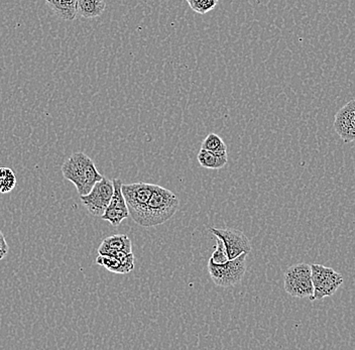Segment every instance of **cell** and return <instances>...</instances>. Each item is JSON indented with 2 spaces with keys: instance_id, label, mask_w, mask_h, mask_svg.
<instances>
[{
  "instance_id": "obj_8",
  "label": "cell",
  "mask_w": 355,
  "mask_h": 350,
  "mask_svg": "<svg viewBox=\"0 0 355 350\" xmlns=\"http://www.w3.org/2000/svg\"><path fill=\"white\" fill-rule=\"evenodd\" d=\"M210 231L214 234L215 238H220L225 245L230 260L237 258L243 254H250L252 247L250 241L246 238L245 234L241 230L233 229V228H210Z\"/></svg>"
},
{
  "instance_id": "obj_14",
  "label": "cell",
  "mask_w": 355,
  "mask_h": 350,
  "mask_svg": "<svg viewBox=\"0 0 355 350\" xmlns=\"http://www.w3.org/2000/svg\"><path fill=\"white\" fill-rule=\"evenodd\" d=\"M46 2L62 19L70 21L76 19L77 0H46Z\"/></svg>"
},
{
  "instance_id": "obj_2",
  "label": "cell",
  "mask_w": 355,
  "mask_h": 350,
  "mask_svg": "<svg viewBox=\"0 0 355 350\" xmlns=\"http://www.w3.org/2000/svg\"><path fill=\"white\" fill-rule=\"evenodd\" d=\"M64 178L74 184L80 196L88 194L97 182L103 178L94 161L84 152H75L62 166Z\"/></svg>"
},
{
  "instance_id": "obj_6",
  "label": "cell",
  "mask_w": 355,
  "mask_h": 350,
  "mask_svg": "<svg viewBox=\"0 0 355 350\" xmlns=\"http://www.w3.org/2000/svg\"><path fill=\"white\" fill-rule=\"evenodd\" d=\"M112 181L103 177L88 194L80 196L82 203L93 216L101 217L110 205L113 195Z\"/></svg>"
},
{
  "instance_id": "obj_19",
  "label": "cell",
  "mask_w": 355,
  "mask_h": 350,
  "mask_svg": "<svg viewBox=\"0 0 355 350\" xmlns=\"http://www.w3.org/2000/svg\"><path fill=\"white\" fill-rule=\"evenodd\" d=\"M209 261L215 265H223L230 261L225 245L220 238H216V250L213 252Z\"/></svg>"
},
{
  "instance_id": "obj_18",
  "label": "cell",
  "mask_w": 355,
  "mask_h": 350,
  "mask_svg": "<svg viewBox=\"0 0 355 350\" xmlns=\"http://www.w3.org/2000/svg\"><path fill=\"white\" fill-rule=\"evenodd\" d=\"M190 8L200 15H205L210 10H214L218 3V0H186Z\"/></svg>"
},
{
  "instance_id": "obj_12",
  "label": "cell",
  "mask_w": 355,
  "mask_h": 350,
  "mask_svg": "<svg viewBox=\"0 0 355 350\" xmlns=\"http://www.w3.org/2000/svg\"><path fill=\"white\" fill-rule=\"evenodd\" d=\"M96 263L105 268L110 272H116V274H128L135 269V256L132 254L130 258L121 260L116 256L99 254L96 259Z\"/></svg>"
},
{
  "instance_id": "obj_5",
  "label": "cell",
  "mask_w": 355,
  "mask_h": 350,
  "mask_svg": "<svg viewBox=\"0 0 355 350\" xmlns=\"http://www.w3.org/2000/svg\"><path fill=\"white\" fill-rule=\"evenodd\" d=\"M286 292L295 298H310L314 292L311 265L301 263L288 268L284 280Z\"/></svg>"
},
{
  "instance_id": "obj_4",
  "label": "cell",
  "mask_w": 355,
  "mask_h": 350,
  "mask_svg": "<svg viewBox=\"0 0 355 350\" xmlns=\"http://www.w3.org/2000/svg\"><path fill=\"white\" fill-rule=\"evenodd\" d=\"M246 256L248 254H241L223 265H215L208 261V272L215 285L228 288L241 282L246 272Z\"/></svg>"
},
{
  "instance_id": "obj_7",
  "label": "cell",
  "mask_w": 355,
  "mask_h": 350,
  "mask_svg": "<svg viewBox=\"0 0 355 350\" xmlns=\"http://www.w3.org/2000/svg\"><path fill=\"white\" fill-rule=\"evenodd\" d=\"M155 187L157 185L155 184L144 183V182L128 184V185L122 184V194L125 199L130 216H132V219L141 211V209L150 200Z\"/></svg>"
},
{
  "instance_id": "obj_13",
  "label": "cell",
  "mask_w": 355,
  "mask_h": 350,
  "mask_svg": "<svg viewBox=\"0 0 355 350\" xmlns=\"http://www.w3.org/2000/svg\"><path fill=\"white\" fill-rule=\"evenodd\" d=\"M107 0H77V12L84 19H95L103 13Z\"/></svg>"
},
{
  "instance_id": "obj_20",
  "label": "cell",
  "mask_w": 355,
  "mask_h": 350,
  "mask_svg": "<svg viewBox=\"0 0 355 350\" xmlns=\"http://www.w3.org/2000/svg\"><path fill=\"white\" fill-rule=\"evenodd\" d=\"M8 252V245L6 243V238H4L3 234L0 231V261L3 260L6 258V254Z\"/></svg>"
},
{
  "instance_id": "obj_17",
  "label": "cell",
  "mask_w": 355,
  "mask_h": 350,
  "mask_svg": "<svg viewBox=\"0 0 355 350\" xmlns=\"http://www.w3.org/2000/svg\"><path fill=\"white\" fill-rule=\"evenodd\" d=\"M17 176L10 168H0V193L6 194L15 189Z\"/></svg>"
},
{
  "instance_id": "obj_1",
  "label": "cell",
  "mask_w": 355,
  "mask_h": 350,
  "mask_svg": "<svg viewBox=\"0 0 355 350\" xmlns=\"http://www.w3.org/2000/svg\"><path fill=\"white\" fill-rule=\"evenodd\" d=\"M179 206V198L175 193L157 185L150 200L133 221L146 228L164 225L174 216Z\"/></svg>"
},
{
  "instance_id": "obj_15",
  "label": "cell",
  "mask_w": 355,
  "mask_h": 350,
  "mask_svg": "<svg viewBox=\"0 0 355 350\" xmlns=\"http://www.w3.org/2000/svg\"><path fill=\"white\" fill-rule=\"evenodd\" d=\"M198 161L201 167L205 169L219 170L225 167L228 161V156H221V155L215 154L209 150H202L198 154Z\"/></svg>"
},
{
  "instance_id": "obj_11",
  "label": "cell",
  "mask_w": 355,
  "mask_h": 350,
  "mask_svg": "<svg viewBox=\"0 0 355 350\" xmlns=\"http://www.w3.org/2000/svg\"><path fill=\"white\" fill-rule=\"evenodd\" d=\"M117 252H132V241L125 234H117L104 239L98 249V254L104 256H112Z\"/></svg>"
},
{
  "instance_id": "obj_3",
  "label": "cell",
  "mask_w": 355,
  "mask_h": 350,
  "mask_svg": "<svg viewBox=\"0 0 355 350\" xmlns=\"http://www.w3.org/2000/svg\"><path fill=\"white\" fill-rule=\"evenodd\" d=\"M311 271H312V283L314 287V292L309 298L312 302L333 296L343 285V274L334 271L331 268L313 263L311 265Z\"/></svg>"
},
{
  "instance_id": "obj_9",
  "label": "cell",
  "mask_w": 355,
  "mask_h": 350,
  "mask_svg": "<svg viewBox=\"0 0 355 350\" xmlns=\"http://www.w3.org/2000/svg\"><path fill=\"white\" fill-rule=\"evenodd\" d=\"M113 195L110 205L106 208L105 212L100 218L108 221L111 225L117 227L121 225L124 219L130 217L128 205L125 199L122 194V181L121 179H113Z\"/></svg>"
},
{
  "instance_id": "obj_16",
  "label": "cell",
  "mask_w": 355,
  "mask_h": 350,
  "mask_svg": "<svg viewBox=\"0 0 355 350\" xmlns=\"http://www.w3.org/2000/svg\"><path fill=\"white\" fill-rule=\"evenodd\" d=\"M202 150H209L221 156H228L227 146L218 134H210L202 143Z\"/></svg>"
},
{
  "instance_id": "obj_10",
  "label": "cell",
  "mask_w": 355,
  "mask_h": 350,
  "mask_svg": "<svg viewBox=\"0 0 355 350\" xmlns=\"http://www.w3.org/2000/svg\"><path fill=\"white\" fill-rule=\"evenodd\" d=\"M334 130L344 143L355 141V100H350L336 113Z\"/></svg>"
}]
</instances>
